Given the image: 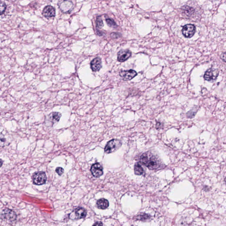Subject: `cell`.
I'll return each mask as SVG.
<instances>
[{
    "mask_svg": "<svg viewBox=\"0 0 226 226\" xmlns=\"http://www.w3.org/2000/svg\"><path fill=\"white\" fill-rule=\"evenodd\" d=\"M140 163L151 170L161 169L164 167L156 156L149 152L142 155L140 159Z\"/></svg>",
    "mask_w": 226,
    "mask_h": 226,
    "instance_id": "cell-1",
    "label": "cell"
},
{
    "mask_svg": "<svg viewBox=\"0 0 226 226\" xmlns=\"http://www.w3.org/2000/svg\"><path fill=\"white\" fill-rule=\"evenodd\" d=\"M121 146V142L117 139H113L109 141L106 146L105 152L106 153H111L118 150Z\"/></svg>",
    "mask_w": 226,
    "mask_h": 226,
    "instance_id": "cell-2",
    "label": "cell"
},
{
    "mask_svg": "<svg viewBox=\"0 0 226 226\" xmlns=\"http://www.w3.org/2000/svg\"><path fill=\"white\" fill-rule=\"evenodd\" d=\"M32 179L33 184L38 185L45 184L47 179L45 173L42 171L35 173L33 175Z\"/></svg>",
    "mask_w": 226,
    "mask_h": 226,
    "instance_id": "cell-3",
    "label": "cell"
},
{
    "mask_svg": "<svg viewBox=\"0 0 226 226\" xmlns=\"http://www.w3.org/2000/svg\"><path fill=\"white\" fill-rule=\"evenodd\" d=\"M87 215L86 210L83 208L78 207L74 209L70 214V218L71 219H79L85 218Z\"/></svg>",
    "mask_w": 226,
    "mask_h": 226,
    "instance_id": "cell-4",
    "label": "cell"
},
{
    "mask_svg": "<svg viewBox=\"0 0 226 226\" xmlns=\"http://www.w3.org/2000/svg\"><path fill=\"white\" fill-rule=\"evenodd\" d=\"M196 27L193 24H186L183 27L182 33L185 38H191L195 33Z\"/></svg>",
    "mask_w": 226,
    "mask_h": 226,
    "instance_id": "cell-5",
    "label": "cell"
},
{
    "mask_svg": "<svg viewBox=\"0 0 226 226\" xmlns=\"http://www.w3.org/2000/svg\"><path fill=\"white\" fill-rule=\"evenodd\" d=\"M60 9L64 13H70L73 8V5L70 1L62 0L58 4Z\"/></svg>",
    "mask_w": 226,
    "mask_h": 226,
    "instance_id": "cell-6",
    "label": "cell"
},
{
    "mask_svg": "<svg viewBox=\"0 0 226 226\" xmlns=\"http://www.w3.org/2000/svg\"><path fill=\"white\" fill-rule=\"evenodd\" d=\"M137 72L134 70L128 71H121L119 72V75L124 81H128L132 80L137 75Z\"/></svg>",
    "mask_w": 226,
    "mask_h": 226,
    "instance_id": "cell-7",
    "label": "cell"
},
{
    "mask_svg": "<svg viewBox=\"0 0 226 226\" xmlns=\"http://www.w3.org/2000/svg\"><path fill=\"white\" fill-rule=\"evenodd\" d=\"M219 73V72L218 70L211 68L205 72L204 75V79L208 81L215 80L218 76Z\"/></svg>",
    "mask_w": 226,
    "mask_h": 226,
    "instance_id": "cell-8",
    "label": "cell"
},
{
    "mask_svg": "<svg viewBox=\"0 0 226 226\" xmlns=\"http://www.w3.org/2000/svg\"><path fill=\"white\" fill-rule=\"evenodd\" d=\"M91 171L95 177H100L103 174V167L99 163H96L91 166Z\"/></svg>",
    "mask_w": 226,
    "mask_h": 226,
    "instance_id": "cell-9",
    "label": "cell"
},
{
    "mask_svg": "<svg viewBox=\"0 0 226 226\" xmlns=\"http://www.w3.org/2000/svg\"><path fill=\"white\" fill-rule=\"evenodd\" d=\"M2 216L4 219L11 221H14L17 218L16 213L8 209H5L3 211Z\"/></svg>",
    "mask_w": 226,
    "mask_h": 226,
    "instance_id": "cell-10",
    "label": "cell"
},
{
    "mask_svg": "<svg viewBox=\"0 0 226 226\" xmlns=\"http://www.w3.org/2000/svg\"><path fill=\"white\" fill-rule=\"evenodd\" d=\"M42 14L47 18L54 17L56 14L55 8L51 5L46 6L42 11Z\"/></svg>",
    "mask_w": 226,
    "mask_h": 226,
    "instance_id": "cell-11",
    "label": "cell"
},
{
    "mask_svg": "<svg viewBox=\"0 0 226 226\" xmlns=\"http://www.w3.org/2000/svg\"><path fill=\"white\" fill-rule=\"evenodd\" d=\"M131 52L128 50H121L118 53V60L119 62L125 61L131 56Z\"/></svg>",
    "mask_w": 226,
    "mask_h": 226,
    "instance_id": "cell-12",
    "label": "cell"
},
{
    "mask_svg": "<svg viewBox=\"0 0 226 226\" xmlns=\"http://www.w3.org/2000/svg\"><path fill=\"white\" fill-rule=\"evenodd\" d=\"M90 67L93 72H97L102 67V61L100 57H96L92 60L90 63Z\"/></svg>",
    "mask_w": 226,
    "mask_h": 226,
    "instance_id": "cell-13",
    "label": "cell"
},
{
    "mask_svg": "<svg viewBox=\"0 0 226 226\" xmlns=\"http://www.w3.org/2000/svg\"><path fill=\"white\" fill-rule=\"evenodd\" d=\"M96 204L98 208L101 209H105L108 207L109 203L106 199L102 198L98 200Z\"/></svg>",
    "mask_w": 226,
    "mask_h": 226,
    "instance_id": "cell-14",
    "label": "cell"
},
{
    "mask_svg": "<svg viewBox=\"0 0 226 226\" xmlns=\"http://www.w3.org/2000/svg\"><path fill=\"white\" fill-rule=\"evenodd\" d=\"M61 116V114L60 113L56 112H52L49 115V118L51 119L53 124L59 121Z\"/></svg>",
    "mask_w": 226,
    "mask_h": 226,
    "instance_id": "cell-15",
    "label": "cell"
},
{
    "mask_svg": "<svg viewBox=\"0 0 226 226\" xmlns=\"http://www.w3.org/2000/svg\"><path fill=\"white\" fill-rule=\"evenodd\" d=\"M134 172L137 175H140L144 173V169L139 163H136L134 166Z\"/></svg>",
    "mask_w": 226,
    "mask_h": 226,
    "instance_id": "cell-16",
    "label": "cell"
},
{
    "mask_svg": "<svg viewBox=\"0 0 226 226\" xmlns=\"http://www.w3.org/2000/svg\"><path fill=\"white\" fill-rule=\"evenodd\" d=\"M106 23H107V24H108L109 26L111 27H114V28H115V27H118L115 22L114 20H113L112 19H109V18H108V19H106Z\"/></svg>",
    "mask_w": 226,
    "mask_h": 226,
    "instance_id": "cell-17",
    "label": "cell"
},
{
    "mask_svg": "<svg viewBox=\"0 0 226 226\" xmlns=\"http://www.w3.org/2000/svg\"><path fill=\"white\" fill-rule=\"evenodd\" d=\"M96 27L99 28H101L103 27V20H102L101 17L99 16L97 17L96 19Z\"/></svg>",
    "mask_w": 226,
    "mask_h": 226,
    "instance_id": "cell-18",
    "label": "cell"
},
{
    "mask_svg": "<svg viewBox=\"0 0 226 226\" xmlns=\"http://www.w3.org/2000/svg\"><path fill=\"white\" fill-rule=\"evenodd\" d=\"M150 216L148 214H143L142 215H139L137 217V219H139L140 220H146L147 219H150Z\"/></svg>",
    "mask_w": 226,
    "mask_h": 226,
    "instance_id": "cell-19",
    "label": "cell"
},
{
    "mask_svg": "<svg viewBox=\"0 0 226 226\" xmlns=\"http://www.w3.org/2000/svg\"><path fill=\"white\" fill-rule=\"evenodd\" d=\"M6 8V5H5V3L1 2L0 10H1V14L2 15L5 12Z\"/></svg>",
    "mask_w": 226,
    "mask_h": 226,
    "instance_id": "cell-20",
    "label": "cell"
},
{
    "mask_svg": "<svg viewBox=\"0 0 226 226\" xmlns=\"http://www.w3.org/2000/svg\"><path fill=\"white\" fill-rule=\"evenodd\" d=\"M56 172L59 175H61L64 172V170L62 167H58L56 169Z\"/></svg>",
    "mask_w": 226,
    "mask_h": 226,
    "instance_id": "cell-21",
    "label": "cell"
},
{
    "mask_svg": "<svg viewBox=\"0 0 226 226\" xmlns=\"http://www.w3.org/2000/svg\"><path fill=\"white\" fill-rule=\"evenodd\" d=\"M185 12L188 14L187 15H189L190 14H191L194 12V10L193 8H190L189 7H188V6L186 7V8H185Z\"/></svg>",
    "mask_w": 226,
    "mask_h": 226,
    "instance_id": "cell-22",
    "label": "cell"
},
{
    "mask_svg": "<svg viewBox=\"0 0 226 226\" xmlns=\"http://www.w3.org/2000/svg\"><path fill=\"white\" fill-rule=\"evenodd\" d=\"M220 57H221V59L223 60V61H224L226 62V52H225V53L222 54Z\"/></svg>",
    "mask_w": 226,
    "mask_h": 226,
    "instance_id": "cell-23",
    "label": "cell"
},
{
    "mask_svg": "<svg viewBox=\"0 0 226 226\" xmlns=\"http://www.w3.org/2000/svg\"><path fill=\"white\" fill-rule=\"evenodd\" d=\"M94 225H103V224L101 222H97L94 224Z\"/></svg>",
    "mask_w": 226,
    "mask_h": 226,
    "instance_id": "cell-24",
    "label": "cell"
}]
</instances>
